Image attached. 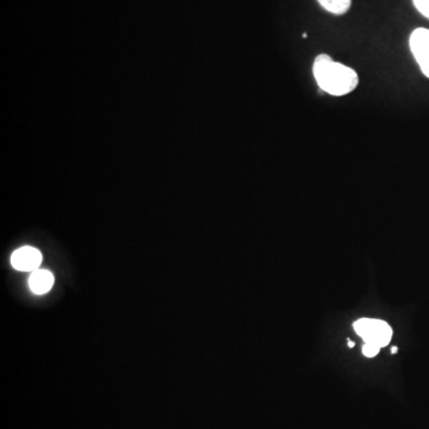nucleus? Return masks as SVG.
Wrapping results in <instances>:
<instances>
[{"instance_id": "1", "label": "nucleus", "mask_w": 429, "mask_h": 429, "mask_svg": "<svg viewBox=\"0 0 429 429\" xmlns=\"http://www.w3.org/2000/svg\"><path fill=\"white\" fill-rule=\"evenodd\" d=\"M313 73L322 91L335 97L350 95L359 85V75L353 68L334 61L327 54L316 56Z\"/></svg>"}, {"instance_id": "2", "label": "nucleus", "mask_w": 429, "mask_h": 429, "mask_svg": "<svg viewBox=\"0 0 429 429\" xmlns=\"http://www.w3.org/2000/svg\"><path fill=\"white\" fill-rule=\"evenodd\" d=\"M355 333L363 338L365 343H375L377 346H388L391 341L392 329L387 322L373 318H361L354 322Z\"/></svg>"}, {"instance_id": "3", "label": "nucleus", "mask_w": 429, "mask_h": 429, "mask_svg": "<svg viewBox=\"0 0 429 429\" xmlns=\"http://www.w3.org/2000/svg\"><path fill=\"white\" fill-rule=\"evenodd\" d=\"M409 46L422 73L429 79V29L414 30L409 38Z\"/></svg>"}, {"instance_id": "4", "label": "nucleus", "mask_w": 429, "mask_h": 429, "mask_svg": "<svg viewBox=\"0 0 429 429\" xmlns=\"http://www.w3.org/2000/svg\"><path fill=\"white\" fill-rule=\"evenodd\" d=\"M42 254L38 249L29 246L18 248L11 256L13 267L22 272H33L40 267Z\"/></svg>"}, {"instance_id": "5", "label": "nucleus", "mask_w": 429, "mask_h": 429, "mask_svg": "<svg viewBox=\"0 0 429 429\" xmlns=\"http://www.w3.org/2000/svg\"><path fill=\"white\" fill-rule=\"evenodd\" d=\"M54 285V276L47 270H36L29 278V286L36 295H45Z\"/></svg>"}, {"instance_id": "6", "label": "nucleus", "mask_w": 429, "mask_h": 429, "mask_svg": "<svg viewBox=\"0 0 429 429\" xmlns=\"http://www.w3.org/2000/svg\"><path fill=\"white\" fill-rule=\"evenodd\" d=\"M318 1L326 11L338 16L348 13L352 6V0H318Z\"/></svg>"}, {"instance_id": "7", "label": "nucleus", "mask_w": 429, "mask_h": 429, "mask_svg": "<svg viewBox=\"0 0 429 429\" xmlns=\"http://www.w3.org/2000/svg\"><path fill=\"white\" fill-rule=\"evenodd\" d=\"M417 11L429 20V0H413Z\"/></svg>"}, {"instance_id": "8", "label": "nucleus", "mask_w": 429, "mask_h": 429, "mask_svg": "<svg viewBox=\"0 0 429 429\" xmlns=\"http://www.w3.org/2000/svg\"><path fill=\"white\" fill-rule=\"evenodd\" d=\"M380 351V347L377 346L375 343H365L363 346V353L368 358H373L378 354Z\"/></svg>"}, {"instance_id": "9", "label": "nucleus", "mask_w": 429, "mask_h": 429, "mask_svg": "<svg viewBox=\"0 0 429 429\" xmlns=\"http://www.w3.org/2000/svg\"><path fill=\"white\" fill-rule=\"evenodd\" d=\"M397 352H398V348H397V347H392L391 348L392 354H396Z\"/></svg>"}, {"instance_id": "10", "label": "nucleus", "mask_w": 429, "mask_h": 429, "mask_svg": "<svg viewBox=\"0 0 429 429\" xmlns=\"http://www.w3.org/2000/svg\"><path fill=\"white\" fill-rule=\"evenodd\" d=\"M347 345H348V347H351V348L354 347V343H353V341H350V338H348V343H347Z\"/></svg>"}]
</instances>
